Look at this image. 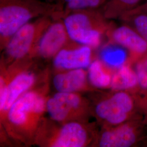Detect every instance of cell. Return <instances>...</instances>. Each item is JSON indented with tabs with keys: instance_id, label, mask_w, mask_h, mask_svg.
I'll return each mask as SVG.
<instances>
[{
	"instance_id": "6",
	"label": "cell",
	"mask_w": 147,
	"mask_h": 147,
	"mask_svg": "<svg viewBox=\"0 0 147 147\" xmlns=\"http://www.w3.org/2000/svg\"><path fill=\"white\" fill-rule=\"evenodd\" d=\"M92 110L89 101L79 93L57 92L47 102L50 118L59 123L88 122Z\"/></svg>"
},
{
	"instance_id": "8",
	"label": "cell",
	"mask_w": 147,
	"mask_h": 147,
	"mask_svg": "<svg viewBox=\"0 0 147 147\" xmlns=\"http://www.w3.org/2000/svg\"><path fill=\"white\" fill-rule=\"evenodd\" d=\"M71 41L63 19H53L38 42L32 58L53 59Z\"/></svg>"
},
{
	"instance_id": "14",
	"label": "cell",
	"mask_w": 147,
	"mask_h": 147,
	"mask_svg": "<svg viewBox=\"0 0 147 147\" xmlns=\"http://www.w3.org/2000/svg\"><path fill=\"white\" fill-rule=\"evenodd\" d=\"M99 59H95L88 68V79L90 85L96 88H110L113 74Z\"/></svg>"
},
{
	"instance_id": "10",
	"label": "cell",
	"mask_w": 147,
	"mask_h": 147,
	"mask_svg": "<svg viewBox=\"0 0 147 147\" xmlns=\"http://www.w3.org/2000/svg\"><path fill=\"white\" fill-rule=\"evenodd\" d=\"M109 40L127 49L132 57L147 56V42L131 27L124 24L116 26L113 24L107 33Z\"/></svg>"
},
{
	"instance_id": "21",
	"label": "cell",
	"mask_w": 147,
	"mask_h": 147,
	"mask_svg": "<svg viewBox=\"0 0 147 147\" xmlns=\"http://www.w3.org/2000/svg\"><path fill=\"white\" fill-rule=\"evenodd\" d=\"M142 61H143V64H144V65L146 68L147 69V56L145 57L144 58H143V59H142Z\"/></svg>"
},
{
	"instance_id": "17",
	"label": "cell",
	"mask_w": 147,
	"mask_h": 147,
	"mask_svg": "<svg viewBox=\"0 0 147 147\" xmlns=\"http://www.w3.org/2000/svg\"><path fill=\"white\" fill-rule=\"evenodd\" d=\"M106 0H56L58 11L53 17V19H63L74 11L88 9L100 8Z\"/></svg>"
},
{
	"instance_id": "22",
	"label": "cell",
	"mask_w": 147,
	"mask_h": 147,
	"mask_svg": "<svg viewBox=\"0 0 147 147\" xmlns=\"http://www.w3.org/2000/svg\"><path fill=\"white\" fill-rule=\"evenodd\" d=\"M43 1H47V2H50V3H55L56 1V0H43Z\"/></svg>"
},
{
	"instance_id": "20",
	"label": "cell",
	"mask_w": 147,
	"mask_h": 147,
	"mask_svg": "<svg viewBox=\"0 0 147 147\" xmlns=\"http://www.w3.org/2000/svg\"><path fill=\"white\" fill-rule=\"evenodd\" d=\"M131 12L135 13H147V0L143 2L141 4L138 5L135 8L133 9L131 11H129ZM129 12V11H128Z\"/></svg>"
},
{
	"instance_id": "15",
	"label": "cell",
	"mask_w": 147,
	"mask_h": 147,
	"mask_svg": "<svg viewBox=\"0 0 147 147\" xmlns=\"http://www.w3.org/2000/svg\"><path fill=\"white\" fill-rule=\"evenodd\" d=\"M138 84L136 71L129 64H125L113 73L110 88L114 91H126L135 88Z\"/></svg>"
},
{
	"instance_id": "18",
	"label": "cell",
	"mask_w": 147,
	"mask_h": 147,
	"mask_svg": "<svg viewBox=\"0 0 147 147\" xmlns=\"http://www.w3.org/2000/svg\"><path fill=\"white\" fill-rule=\"evenodd\" d=\"M119 19L131 27L147 42V13L129 11Z\"/></svg>"
},
{
	"instance_id": "7",
	"label": "cell",
	"mask_w": 147,
	"mask_h": 147,
	"mask_svg": "<svg viewBox=\"0 0 147 147\" xmlns=\"http://www.w3.org/2000/svg\"><path fill=\"white\" fill-rule=\"evenodd\" d=\"M131 96L121 90L99 100L95 105L96 117L109 126H116L124 123L129 119L134 109Z\"/></svg>"
},
{
	"instance_id": "12",
	"label": "cell",
	"mask_w": 147,
	"mask_h": 147,
	"mask_svg": "<svg viewBox=\"0 0 147 147\" xmlns=\"http://www.w3.org/2000/svg\"><path fill=\"white\" fill-rule=\"evenodd\" d=\"M53 84L58 92L80 93L91 89L87 71L83 68L59 71L53 76Z\"/></svg>"
},
{
	"instance_id": "16",
	"label": "cell",
	"mask_w": 147,
	"mask_h": 147,
	"mask_svg": "<svg viewBox=\"0 0 147 147\" xmlns=\"http://www.w3.org/2000/svg\"><path fill=\"white\" fill-rule=\"evenodd\" d=\"M143 1L106 0L100 9L107 19H119L123 14L141 4Z\"/></svg>"
},
{
	"instance_id": "11",
	"label": "cell",
	"mask_w": 147,
	"mask_h": 147,
	"mask_svg": "<svg viewBox=\"0 0 147 147\" xmlns=\"http://www.w3.org/2000/svg\"><path fill=\"white\" fill-rule=\"evenodd\" d=\"M138 139L136 127L125 122L106 129L95 138L93 144L101 147H129L135 144Z\"/></svg>"
},
{
	"instance_id": "13",
	"label": "cell",
	"mask_w": 147,
	"mask_h": 147,
	"mask_svg": "<svg viewBox=\"0 0 147 147\" xmlns=\"http://www.w3.org/2000/svg\"><path fill=\"white\" fill-rule=\"evenodd\" d=\"M131 57V53L125 48L110 41L102 47L99 53V59L102 63L115 70L126 64Z\"/></svg>"
},
{
	"instance_id": "4",
	"label": "cell",
	"mask_w": 147,
	"mask_h": 147,
	"mask_svg": "<svg viewBox=\"0 0 147 147\" xmlns=\"http://www.w3.org/2000/svg\"><path fill=\"white\" fill-rule=\"evenodd\" d=\"M62 19L71 40L93 49L100 47L103 37L113 25L100 8L74 11Z\"/></svg>"
},
{
	"instance_id": "5",
	"label": "cell",
	"mask_w": 147,
	"mask_h": 147,
	"mask_svg": "<svg viewBox=\"0 0 147 147\" xmlns=\"http://www.w3.org/2000/svg\"><path fill=\"white\" fill-rule=\"evenodd\" d=\"M52 21L51 16L40 17L18 30L2 50L1 65L7 66L16 61L32 58L40 38Z\"/></svg>"
},
{
	"instance_id": "3",
	"label": "cell",
	"mask_w": 147,
	"mask_h": 147,
	"mask_svg": "<svg viewBox=\"0 0 147 147\" xmlns=\"http://www.w3.org/2000/svg\"><path fill=\"white\" fill-rule=\"evenodd\" d=\"M95 140L93 128L88 122L59 123L44 118L34 144L42 147H85L93 144Z\"/></svg>"
},
{
	"instance_id": "9",
	"label": "cell",
	"mask_w": 147,
	"mask_h": 147,
	"mask_svg": "<svg viewBox=\"0 0 147 147\" xmlns=\"http://www.w3.org/2000/svg\"><path fill=\"white\" fill-rule=\"evenodd\" d=\"M93 50L71 40L53 58V67L60 71L88 68L93 61Z\"/></svg>"
},
{
	"instance_id": "2",
	"label": "cell",
	"mask_w": 147,
	"mask_h": 147,
	"mask_svg": "<svg viewBox=\"0 0 147 147\" xmlns=\"http://www.w3.org/2000/svg\"><path fill=\"white\" fill-rule=\"evenodd\" d=\"M58 11L55 3L43 0H0V47L3 50L13 35L30 21L53 18Z\"/></svg>"
},
{
	"instance_id": "1",
	"label": "cell",
	"mask_w": 147,
	"mask_h": 147,
	"mask_svg": "<svg viewBox=\"0 0 147 147\" xmlns=\"http://www.w3.org/2000/svg\"><path fill=\"white\" fill-rule=\"evenodd\" d=\"M49 84L45 80L24 94L1 119L6 133L24 145L34 144L37 132L47 112Z\"/></svg>"
},
{
	"instance_id": "19",
	"label": "cell",
	"mask_w": 147,
	"mask_h": 147,
	"mask_svg": "<svg viewBox=\"0 0 147 147\" xmlns=\"http://www.w3.org/2000/svg\"><path fill=\"white\" fill-rule=\"evenodd\" d=\"M135 71L138 86L143 89H147V70L142 61L138 62L136 65Z\"/></svg>"
}]
</instances>
